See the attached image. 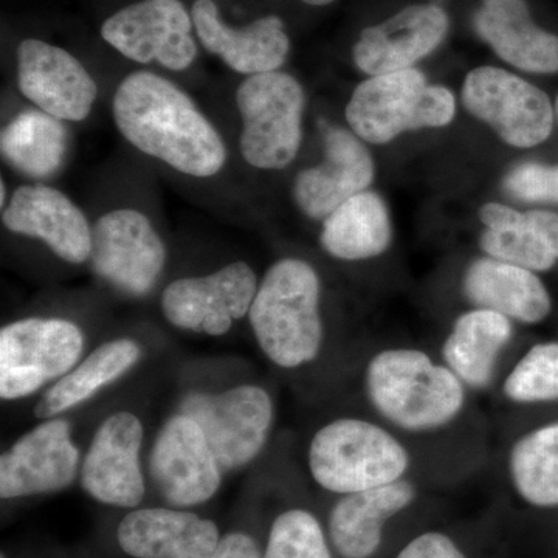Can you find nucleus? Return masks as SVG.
Returning a JSON list of instances; mask_svg holds the SVG:
<instances>
[{
  "mask_svg": "<svg viewBox=\"0 0 558 558\" xmlns=\"http://www.w3.org/2000/svg\"><path fill=\"white\" fill-rule=\"evenodd\" d=\"M409 468L405 447L387 429L363 418H337L312 438V478L333 494H354L396 483Z\"/></svg>",
  "mask_w": 558,
  "mask_h": 558,
  "instance_id": "nucleus-4",
  "label": "nucleus"
},
{
  "mask_svg": "<svg viewBox=\"0 0 558 558\" xmlns=\"http://www.w3.org/2000/svg\"><path fill=\"white\" fill-rule=\"evenodd\" d=\"M2 222L13 233L43 241L70 264L90 258L89 222L61 191L46 185L21 186L3 207Z\"/></svg>",
  "mask_w": 558,
  "mask_h": 558,
  "instance_id": "nucleus-18",
  "label": "nucleus"
},
{
  "mask_svg": "<svg viewBox=\"0 0 558 558\" xmlns=\"http://www.w3.org/2000/svg\"><path fill=\"white\" fill-rule=\"evenodd\" d=\"M462 292L476 310L498 312L523 325H537L553 307L548 289L534 271L490 256L470 264Z\"/></svg>",
  "mask_w": 558,
  "mask_h": 558,
  "instance_id": "nucleus-23",
  "label": "nucleus"
},
{
  "mask_svg": "<svg viewBox=\"0 0 558 558\" xmlns=\"http://www.w3.org/2000/svg\"><path fill=\"white\" fill-rule=\"evenodd\" d=\"M191 17L202 46L242 75L277 72L288 58L290 40L278 16H264L233 28L220 20L213 0H196Z\"/></svg>",
  "mask_w": 558,
  "mask_h": 558,
  "instance_id": "nucleus-20",
  "label": "nucleus"
},
{
  "mask_svg": "<svg viewBox=\"0 0 558 558\" xmlns=\"http://www.w3.org/2000/svg\"><path fill=\"white\" fill-rule=\"evenodd\" d=\"M2 197H0V201H2V207H5V199H7V193H5V183L2 182Z\"/></svg>",
  "mask_w": 558,
  "mask_h": 558,
  "instance_id": "nucleus-37",
  "label": "nucleus"
},
{
  "mask_svg": "<svg viewBox=\"0 0 558 558\" xmlns=\"http://www.w3.org/2000/svg\"><path fill=\"white\" fill-rule=\"evenodd\" d=\"M84 336L62 318H25L0 330V398L24 399L75 368Z\"/></svg>",
  "mask_w": 558,
  "mask_h": 558,
  "instance_id": "nucleus-7",
  "label": "nucleus"
},
{
  "mask_svg": "<svg viewBox=\"0 0 558 558\" xmlns=\"http://www.w3.org/2000/svg\"><path fill=\"white\" fill-rule=\"evenodd\" d=\"M475 28L513 68L532 73L558 72V36L534 24L524 0H483Z\"/></svg>",
  "mask_w": 558,
  "mask_h": 558,
  "instance_id": "nucleus-24",
  "label": "nucleus"
},
{
  "mask_svg": "<svg viewBox=\"0 0 558 558\" xmlns=\"http://www.w3.org/2000/svg\"><path fill=\"white\" fill-rule=\"evenodd\" d=\"M117 539L134 558H209L220 542L211 520L161 508L132 510L121 520Z\"/></svg>",
  "mask_w": 558,
  "mask_h": 558,
  "instance_id": "nucleus-21",
  "label": "nucleus"
},
{
  "mask_svg": "<svg viewBox=\"0 0 558 558\" xmlns=\"http://www.w3.org/2000/svg\"><path fill=\"white\" fill-rule=\"evenodd\" d=\"M68 145V130L62 120L43 110L20 113L0 137L3 159L32 179L50 178L60 170Z\"/></svg>",
  "mask_w": 558,
  "mask_h": 558,
  "instance_id": "nucleus-29",
  "label": "nucleus"
},
{
  "mask_svg": "<svg viewBox=\"0 0 558 558\" xmlns=\"http://www.w3.org/2000/svg\"><path fill=\"white\" fill-rule=\"evenodd\" d=\"M242 120V157L259 170H282L295 160L303 140L306 95L284 72L247 76L236 92Z\"/></svg>",
  "mask_w": 558,
  "mask_h": 558,
  "instance_id": "nucleus-6",
  "label": "nucleus"
},
{
  "mask_svg": "<svg viewBox=\"0 0 558 558\" xmlns=\"http://www.w3.org/2000/svg\"><path fill=\"white\" fill-rule=\"evenodd\" d=\"M462 105L513 148H534L549 138L554 109L548 95L505 69L478 68L465 76Z\"/></svg>",
  "mask_w": 558,
  "mask_h": 558,
  "instance_id": "nucleus-9",
  "label": "nucleus"
},
{
  "mask_svg": "<svg viewBox=\"0 0 558 558\" xmlns=\"http://www.w3.org/2000/svg\"><path fill=\"white\" fill-rule=\"evenodd\" d=\"M303 2L310 3V5L314 7H323L329 5V3H332L333 0H303Z\"/></svg>",
  "mask_w": 558,
  "mask_h": 558,
  "instance_id": "nucleus-36",
  "label": "nucleus"
},
{
  "mask_svg": "<svg viewBox=\"0 0 558 558\" xmlns=\"http://www.w3.org/2000/svg\"><path fill=\"white\" fill-rule=\"evenodd\" d=\"M264 558H330L318 520L306 510L281 513L271 524Z\"/></svg>",
  "mask_w": 558,
  "mask_h": 558,
  "instance_id": "nucleus-32",
  "label": "nucleus"
},
{
  "mask_svg": "<svg viewBox=\"0 0 558 558\" xmlns=\"http://www.w3.org/2000/svg\"><path fill=\"white\" fill-rule=\"evenodd\" d=\"M2 558H5V556H2Z\"/></svg>",
  "mask_w": 558,
  "mask_h": 558,
  "instance_id": "nucleus-39",
  "label": "nucleus"
},
{
  "mask_svg": "<svg viewBox=\"0 0 558 558\" xmlns=\"http://www.w3.org/2000/svg\"><path fill=\"white\" fill-rule=\"evenodd\" d=\"M512 336V319L494 311H470L454 322L444 341V362L464 387L486 388Z\"/></svg>",
  "mask_w": 558,
  "mask_h": 558,
  "instance_id": "nucleus-26",
  "label": "nucleus"
},
{
  "mask_svg": "<svg viewBox=\"0 0 558 558\" xmlns=\"http://www.w3.org/2000/svg\"><path fill=\"white\" fill-rule=\"evenodd\" d=\"M143 427L130 411H119L95 432L81 464V486L92 498L117 508H137L145 497L140 468Z\"/></svg>",
  "mask_w": 558,
  "mask_h": 558,
  "instance_id": "nucleus-14",
  "label": "nucleus"
},
{
  "mask_svg": "<svg viewBox=\"0 0 558 558\" xmlns=\"http://www.w3.org/2000/svg\"><path fill=\"white\" fill-rule=\"evenodd\" d=\"M258 286L252 267L236 260L207 277L175 279L163 290L161 311L175 328L223 336L248 314Z\"/></svg>",
  "mask_w": 558,
  "mask_h": 558,
  "instance_id": "nucleus-12",
  "label": "nucleus"
},
{
  "mask_svg": "<svg viewBox=\"0 0 558 558\" xmlns=\"http://www.w3.org/2000/svg\"><path fill=\"white\" fill-rule=\"evenodd\" d=\"M391 240L387 204L368 190L330 213L319 234L325 252L341 260L376 258L387 252Z\"/></svg>",
  "mask_w": 558,
  "mask_h": 558,
  "instance_id": "nucleus-27",
  "label": "nucleus"
},
{
  "mask_svg": "<svg viewBox=\"0 0 558 558\" xmlns=\"http://www.w3.org/2000/svg\"><path fill=\"white\" fill-rule=\"evenodd\" d=\"M140 355L142 349L134 340L119 339L101 344L44 392L36 403L35 416L46 421L75 409L120 379L138 362Z\"/></svg>",
  "mask_w": 558,
  "mask_h": 558,
  "instance_id": "nucleus-28",
  "label": "nucleus"
},
{
  "mask_svg": "<svg viewBox=\"0 0 558 558\" xmlns=\"http://www.w3.org/2000/svg\"><path fill=\"white\" fill-rule=\"evenodd\" d=\"M193 25L180 0H142L108 17L101 36L128 60L182 72L197 57Z\"/></svg>",
  "mask_w": 558,
  "mask_h": 558,
  "instance_id": "nucleus-11",
  "label": "nucleus"
},
{
  "mask_svg": "<svg viewBox=\"0 0 558 558\" xmlns=\"http://www.w3.org/2000/svg\"><path fill=\"white\" fill-rule=\"evenodd\" d=\"M180 414L196 421L218 459L222 473L250 464L266 446L274 422V403L255 385L219 395L193 392L180 403Z\"/></svg>",
  "mask_w": 558,
  "mask_h": 558,
  "instance_id": "nucleus-8",
  "label": "nucleus"
},
{
  "mask_svg": "<svg viewBox=\"0 0 558 558\" xmlns=\"http://www.w3.org/2000/svg\"><path fill=\"white\" fill-rule=\"evenodd\" d=\"M322 284L306 260L281 259L264 275L250 307L253 333L266 357L293 369L317 359L323 343Z\"/></svg>",
  "mask_w": 558,
  "mask_h": 558,
  "instance_id": "nucleus-3",
  "label": "nucleus"
},
{
  "mask_svg": "<svg viewBox=\"0 0 558 558\" xmlns=\"http://www.w3.org/2000/svg\"><path fill=\"white\" fill-rule=\"evenodd\" d=\"M373 179L374 161L366 146L354 132L332 126L325 132V159L296 175L293 199L307 218L325 220L368 190Z\"/></svg>",
  "mask_w": 558,
  "mask_h": 558,
  "instance_id": "nucleus-17",
  "label": "nucleus"
},
{
  "mask_svg": "<svg viewBox=\"0 0 558 558\" xmlns=\"http://www.w3.org/2000/svg\"><path fill=\"white\" fill-rule=\"evenodd\" d=\"M396 558H465L457 543L440 532H427L411 539Z\"/></svg>",
  "mask_w": 558,
  "mask_h": 558,
  "instance_id": "nucleus-34",
  "label": "nucleus"
},
{
  "mask_svg": "<svg viewBox=\"0 0 558 558\" xmlns=\"http://www.w3.org/2000/svg\"><path fill=\"white\" fill-rule=\"evenodd\" d=\"M92 269L110 286L143 296L159 281L167 248L153 223L137 209L106 213L92 230Z\"/></svg>",
  "mask_w": 558,
  "mask_h": 558,
  "instance_id": "nucleus-10",
  "label": "nucleus"
},
{
  "mask_svg": "<svg viewBox=\"0 0 558 558\" xmlns=\"http://www.w3.org/2000/svg\"><path fill=\"white\" fill-rule=\"evenodd\" d=\"M509 473L517 494L529 505L558 508V422L513 444Z\"/></svg>",
  "mask_w": 558,
  "mask_h": 558,
  "instance_id": "nucleus-30",
  "label": "nucleus"
},
{
  "mask_svg": "<svg viewBox=\"0 0 558 558\" xmlns=\"http://www.w3.org/2000/svg\"><path fill=\"white\" fill-rule=\"evenodd\" d=\"M502 189L521 202L558 204V165H520L506 175Z\"/></svg>",
  "mask_w": 558,
  "mask_h": 558,
  "instance_id": "nucleus-33",
  "label": "nucleus"
},
{
  "mask_svg": "<svg viewBox=\"0 0 558 558\" xmlns=\"http://www.w3.org/2000/svg\"><path fill=\"white\" fill-rule=\"evenodd\" d=\"M557 116H558V98H557Z\"/></svg>",
  "mask_w": 558,
  "mask_h": 558,
  "instance_id": "nucleus-38",
  "label": "nucleus"
},
{
  "mask_svg": "<svg viewBox=\"0 0 558 558\" xmlns=\"http://www.w3.org/2000/svg\"><path fill=\"white\" fill-rule=\"evenodd\" d=\"M454 116L453 92L428 84L414 68L369 76L347 106L352 132L373 145H385L407 131L449 126Z\"/></svg>",
  "mask_w": 558,
  "mask_h": 558,
  "instance_id": "nucleus-5",
  "label": "nucleus"
},
{
  "mask_svg": "<svg viewBox=\"0 0 558 558\" xmlns=\"http://www.w3.org/2000/svg\"><path fill=\"white\" fill-rule=\"evenodd\" d=\"M150 478L168 505L193 508L215 497L222 470L196 421L178 414L165 422L149 457Z\"/></svg>",
  "mask_w": 558,
  "mask_h": 558,
  "instance_id": "nucleus-13",
  "label": "nucleus"
},
{
  "mask_svg": "<svg viewBox=\"0 0 558 558\" xmlns=\"http://www.w3.org/2000/svg\"><path fill=\"white\" fill-rule=\"evenodd\" d=\"M17 86L39 110L62 121H83L97 100V84L69 51L39 39L17 49Z\"/></svg>",
  "mask_w": 558,
  "mask_h": 558,
  "instance_id": "nucleus-16",
  "label": "nucleus"
},
{
  "mask_svg": "<svg viewBox=\"0 0 558 558\" xmlns=\"http://www.w3.org/2000/svg\"><path fill=\"white\" fill-rule=\"evenodd\" d=\"M80 451L64 418H50L25 433L0 458V497L50 494L72 486Z\"/></svg>",
  "mask_w": 558,
  "mask_h": 558,
  "instance_id": "nucleus-15",
  "label": "nucleus"
},
{
  "mask_svg": "<svg viewBox=\"0 0 558 558\" xmlns=\"http://www.w3.org/2000/svg\"><path fill=\"white\" fill-rule=\"evenodd\" d=\"M449 31V17L438 5H413L388 21L366 28L352 50L366 75L411 69L438 49Z\"/></svg>",
  "mask_w": 558,
  "mask_h": 558,
  "instance_id": "nucleus-19",
  "label": "nucleus"
},
{
  "mask_svg": "<svg viewBox=\"0 0 558 558\" xmlns=\"http://www.w3.org/2000/svg\"><path fill=\"white\" fill-rule=\"evenodd\" d=\"M416 488L407 480L344 495L329 517L330 539L344 558H369L379 549L385 523L409 508Z\"/></svg>",
  "mask_w": 558,
  "mask_h": 558,
  "instance_id": "nucleus-25",
  "label": "nucleus"
},
{
  "mask_svg": "<svg viewBox=\"0 0 558 558\" xmlns=\"http://www.w3.org/2000/svg\"><path fill=\"white\" fill-rule=\"evenodd\" d=\"M486 230L481 248L490 258L506 260L532 271L553 269L558 260V215L550 211L520 213L490 202L480 209Z\"/></svg>",
  "mask_w": 558,
  "mask_h": 558,
  "instance_id": "nucleus-22",
  "label": "nucleus"
},
{
  "mask_svg": "<svg viewBox=\"0 0 558 558\" xmlns=\"http://www.w3.org/2000/svg\"><path fill=\"white\" fill-rule=\"evenodd\" d=\"M369 402L381 417L407 432H432L459 416L464 384L424 351L385 349L371 359L365 373Z\"/></svg>",
  "mask_w": 558,
  "mask_h": 558,
  "instance_id": "nucleus-2",
  "label": "nucleus"
},
{
  "mask_svg": "<svg viewBox=\"0 0 558 558\" xmlns=\"http://www.w3.org/2000/svg\"><path fill=\"white\" fill-rule=\"evenodd\" d=\"M506 398L515 403L558 400V343H539L529 349L502 387Z\"/></svg>",
  "mask_w": 558,
  "mask_h": 558,
  "instance_id": "nucleus-31",
  "label": "nucleus"
},
{
  "mask_svg": "<svg viewBox=\"0 0 558 558\" xmlns=\"http://www.w3.org/2000/svg\"><path fill=\"white\" fill-rule=\"evenodd\" d=\"M113 120L131 145L183 174L213 178L226 165L219 132L185 92L154 73H132L121 81Z\"/></svg>",
  "mask_w": 558,
  "mask_h": 558,
  "instance_id": "nucleus-1",
  "label": "nucleus"
},
{
  "mask_svg": "<svg viewBox=\"0 0 558 558\" xmlns=\"http://www.w3.org/2000/svg\"><path fill=\"white\" fill-rule=\"evenodd\" d=\"M209 558H263L258 543L250 535L233 532L220 538L218 548Z\"/></svg>",
  "mask_w": 558,
  "mask_h": 558,
  "instance_id": "nucleus-35",
  "label": "nucleus"
}]
</instances>
